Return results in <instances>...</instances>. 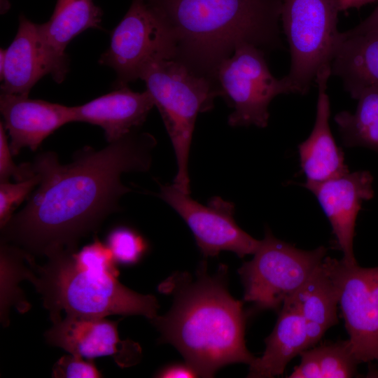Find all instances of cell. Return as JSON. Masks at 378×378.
<instances>
[{
    "mask_svg": "<svg viewBox=\"0 0 378 378\" xmlns=\"http://www.w3.org/2000/svg\"><path fill=\"white\" fill-rule=\"evenodd\" d=\"M265 53L253 45L242 44L218 69L216 80L221 96L234 108L228 118L232 127H266L272 100L294 93L287 76L277 78L272 74Z\"/></svg>",
    "mask_w": 378,
    "mask_h": 378,
    "instance_id": "8",
    "label": "cell"
},
{
    "mask_svg": "<svg viewBox=\"0 0 378 378\" xmlns=\"http://www.w3.org/2000/svg\"><path fill=\"white\" fill-rule=\"evenodd\" d=\"M356 99L354 113L342 111L334 117L342 143L346 147H365L378 153V89L365 90Z\"/></svg>",
    "mask_w": 378,
    "mask_h": 378,
    "instance_id": "23",
    "label": "cell"
},
{
    "mask_svg": "<svg viewBox=\"0 0 378 378\" xmlns=\"http://www.w3.org/2000/svg\"><path fill=\"white\" fill-rule=\"evenodd\" d=\"M377 0H338L341 10L349 8H358L367 4L372 3Z\"/></svg>",
    "mask_w": 378,
    "mask_h": 378,
    "instance_id": "31",
    "label": "cell"
},
{
    "mask_svg": "<svg viewBox=\"0 0 378 378\" xmlns=\"http://www.w3.org/2000/svg\"><path fill=\"white\" fill-rule=\"evenodd\" d=\"M108 144L101 150L85 146L66 164L54 152L37 155L31 167L40 176L38 188L1 228V242L32 256L76 251L80 239L120 211L121 197L131 191L122 174L148 171L156 140L134 130Z\"/></svg>",
    "mask_w": 378,
    "mask_h": 378,
    "instance_id": "1",
    "label": "cell"
},
{
    "mask_svg": "<svg viewBox=\"0 0 378 378\" xmlns=\"http://www.w3.org/2000/svg\"><path fill=\"white\" fill-rule=\"evenodd\" d=\"M371 375H378V372H377V374L374 373V374H372Z\"/></svg>",
    "mask_w": 378,
    "mask_h": 378,
    "instance_id": "32",
    "label": "cell"
},
{
    "mask_svg": "<svg viewBox=\"0 0 378 378\" xmlns=\"http://www.w3.org/2000/svg\"><path fill=\"white\" fill-rule=\"evenodd\" d=\"M174 55L173 41L163 22L146 0H133L111 31L109 47L99 63L115 71L120 87L139 79L150 61Z\"/></svg>",
    "mask_w": 378,
    "mask_h": 378,
    "instance_id": "9",
    "label": "cell"
},
{
    "mask_svg": "<svg viewBox=\"0 0 378 378\" xmlns=\"http://www.w3.org/2000/svg\"><path fill=\"white\" fill-rule=\"evenodd\" d=\"M13 155L6 134V129L2 122L0 123V183L8 181L13 177L17 181H22L33 177L35 173L31 167L30 162L20 165L15 164L12 159Z\"/></svg>",
    "mask_w": 378,
    "mask_h": 378,
    "instance_id": "28",
    "label": "cell"
},
{
    "mask_svg": "<svg viewBox=\"0 0 378 378\" xmlns=\"http://www.w3.org/2000/svg\"><path fill=\"white\" fill-rule=\"evenodd\" d=\"M338 292V304L360 363L378 360V267H361L325 257Z\"/></svg>",
    "mask_w": 378,
    "mask_h": 378,
    "instance_id": "10",
    "label": "cell"
},
{
    "mask_svg": "<svg viewBox=\"0 0 378 378\" xmlns=\"http://www.w3.org/2000/svg\"><path fill=\"white\" fill-rule=\"evenodd\" d=\"M139 79L146 83L175 152L177 173L173 185L190 195L188 160L195 121L200 113L210 111L214 99L221 96L218 86L167 58L148 62Z\"/></svg>",
    "mask_w": 378,
    "mask_h": 378,
    "instance_id": "5",
    "label": "cell"
},
{
    "mask_svg": "<svg viewBox=\"0 0 378 378\" xmlns=\"http://www.w3.org/2000/svg\"><path fill=\"white\" fill-rule=\"evenodd\" d=\"M43 265L29 259L27 280L42 297L52 323L67 314L106 317L142 315L151 320L159 305L151 295L133 291L118 280L116 261L99 239L79 251L59 250L47 256Z\"/></svg>",
    "mask_w": 378,
    "mask_h": 378,
    "instance_id": "4",
    "label": "cell"
},
{
    "mask_svg": "<svg viewBox=\"0 0 378 378\" xmlns=\"http://www.w3.org/2000/svg\"><path fill=\"white\" fill-rule=\"evenodd\" d=\"M160 187L158 196L187 223L205 257H214L222 251H229L243 258L258 250L260 240L252 237L237 224L232 202L215 196L204 205L173 184H160Z\"/></svg>",
    "mask_w": 378,
    "mask_h": 378,
    "instance_id": "11",
    "label": "cell"
},
{
    "mask_svg": "<svg viewBox=\"0 0 378 378\" xmlns=\"http://www.w3.org/2000/svg\"><path fill=\"white\" fill-rule=\"evenodd\" d=\"M146 1L171 35L174 59L216 84L218 67L237 46H283V0Z\"/></svg>",
    "mask_w": 378,
    "mask_h": 378,
    "instance_id": "3",
    "label": "cell"
},
{
    "mask_svg": "<svg viewBox=\"0 0 378 378\" xmlns=\"http://www.w3.org/2000/svg\"><path fill=\"white\" fill-rule=\"evenodd\" d=\"M300 363L289 378H349L360 363L349 340L323 344L300 354Z\"/></svg>",
    "mask_w": 378,
    "mask_h": 378,
    "instance_id": "22",
    "label": "cell"
},
{
    "mask_svg": "<svg viewBox=\"0 0 378 378\" xmlns=\"http://www.w3.org/2000/svg\"><path fill=\"white\" fill-rule=\"evenodd\" d=\"M155 106L150 93L134 92L127 85L97 97L84 104L72 106L74 121L98 125L111 143L137 130Z\"/></svg>",
    "mask_w": 378,
    "mask_h": 378,
    "instance_id": "17",
    "label": "cell"
},
{
    "mask_svg": "<svg viewBox=\"0 0 378 378\" xmlns=\"http://www.w3.org/2000/svg\"><path fill=\"white\" fill-rule=\"evenodd\" d=\"M157 377L161 378H178V377H197V371L188 363L172 364L160 370L157 374Z\"/></svg>",
    "mask_w": 378,
    "mask_h": 378,
    "instance_id": "29",
    "label": "cell"
},
{
    "mask_svg": "<svg viewBox=\"0 0 378 378\" xmlns=\"http://www.w3.org/2000/svg\"><path fill=\"white\" fill-rule=\"evenodd\" d=\"M373 30H378V5L368 17L352 29L342 32V34L347 36L360 34Z\"/></svg>",
    "mask_w": 378,
    "mask_h": 378,
    "instance_id": "30",
    "label": "cell"
},
{
    "mask_svg": "<svg viewBox=\"0 0 378 378\" xmlns=\"http://www.w3.org/2000/svg\"><path fill=\"white\" fill-rule=\"evenodd\" d=\"M29 255L15 246L1 242V321L4 326L9 323L8 313L12 306L20 312L29 309L19 286L22 280H27Z\"/></svg>",
    "mask_w": 378,
    "mask_h": 378,
    "instance_id": "24",
    "label": "cell"
},
{
    "mask_svg": "<svg viewBox=\"0 0 378 378\" xmlns=\"http://www.w3.org/2000/svg\"><path fill=\"white\" fill-rule=\"evenodd\" d=\"M70 354L61 357L54 365L52 377L57 378H97L102 374L92 359Z\"/></svg>",
    "mask_w": 378,
    "mask_h": 378,
    "instance_id": "27",
    "label": "cell"
},
{
    "mask_svg": "<svg viewBox=\"0 0 378 378\" xmlns=\"http://www.w3.org/2000/svg\"><path fill=\"white\" fill-rule=\"evenodd\" d=\"M372 182L370 172L357 171L321 182L302 184L316 197L343 253L342 260L348 264L357 263L354 253L356 220L363 202L374 196Z\"/></svg>",
    "mask_w": 378,
    "mask_h": 378,
    "instance_id": "12",
    "label": "cell"
},
{
    "mask_svg": "<svg viewBox=\"0 0 378 378\" xmlns=\"http://www.w3.org/2000/svg\"><path fill=\"white\" fill-rule=\"evenodd\" d=\"M265 342L262 356L255 358L249 364L247 377L281 375L294 357L310 348L304 320L288 298L284 302L275 326Z\"/></svg>",
    "mask_w": 378,
    "mask_h": 378,
    "instance_id": "18",
    "label": "cell"
},
{
    "mask_svg": "<svg viewBox=\"0 0 378 378\" xmlns=\"http://www.w3.org/2000/svg\"><path fill=\"white\" fill-rule=\"evenodd\" d=\"M326 253L323 246L312 251L299 249L266 230L253 259L238 270L244 300L253 304L254 312L279 309L307 281Z\"/></svg>",
    "mask_w": 378,
    "mask_h": 378,
    "instance_id": "7",
    "label": "cell"
},
{
    "mask_svg": "<svg viewBox=\"0 0 378 378\" xmlns=\"http://www.w3.org/2000/svg\"><path fill=\"white\" fill-rule=\"evenodd\" d=\"M46 342L69 354L89 359L111 356L122 367L132 365V351H140L137 344L122 341L118 332V321L105 317L67 314L53 323L45 333Z\"/></svg>",
    "mask_w": 378,
    "mask_h": 378,
    "instance_id": "13",
    "label": "cell"
},
{
    "mask_svg": "<svg viewBox=\"0 0 378 378\" xmlns=\"http://www.w3.org/2000/svg\"><path fill=\"white\" fill-rule=\"evenodd\" d=\"M102 15L93 0H57L50 20L39 24L46 48L64 75L69 71L66 46L88 29H101Z\"/></svg>",
    "mask_w": 378,
    "mask_h": 378,
    "instance_id": "20",
    "label": "cell"
},
{
    "mask_svg": "<svg viewBox=\"0 0 378 378\" xmlns=\"http://www.w3.org/2000/svg\"><path fill=\"white\" fill-rule=\"evenodd\" d=\"M288 298L304 320L310 348L337 323L338 292L323 261L307 281Z\"/></svg>",
    "mask_w": 378,
    "mask_h": 378,
    "instance_id": "21",
    "label": "cell"
},
{
    "mask_svg": "<svg viewBox=\"0 0 378 378\" xmlns=\"http://www.w3.org/2000/svg\"><path fill=\"white\" fill-rule=\"evenodd\" d=\"M330 76V68H326L316 77L318 93L315 122L310 135L298 146L300 167L307 182H321L349 172L329 125L330 105L327 85Z\"/></svg>",
    "mask_w": 378,
    "mask_h": 378,
    "instance_id": "16",
    "label": "cell"
},
{
    "mask_svg": "<svg viewBox=\"0 0 378 378\" xmlns=\"http://www.w3.org/2000/svg\"><path fill=\"white\" fill-rule=\"evenodd\" d=\"M106 245L116 262L122 265L137 263L148 247L141 235L135 230L123 226L117 227L108 233Z\"/></svg>",
    "mask_w": 378,
    "mask_h": 378,
    "instance_id": "25",
    "label": "cell"
},
{
    "mask_svg": "<svg viewBox=\"0 0 378 378\" xmlns=\"http://www.w3.org/2000/svg\"><path fill=\"white\" fill-rule=\"evenodd\" d=\"M205 263L194 281L179 274L160 286L161 292L172 293L174 303L150 321L160 332V341L174 346L199 377H212L226 365H249L255 358L245 344L243 302L227 290V267L220 265L209 275Z\"/></svg>",
    "mask_w": 378,
    "mask_h": 378,
    "instance_id": "2",
    "label": "cell"
},
{
    "mask_svg": "<svg viewBox=\"0 0 378 378\" xmlns=\"http://www.w3.org/2000/svg\"><path fill=\"white\" fill-rule=\"evenodd\" d=\"M338 0H283L281 22L290 54L286 75L294 93L305 94L331 62L340 38Z\"/></svg>",
    "mask_w": 378,
    "mask_h": 378,
    "instance_id": "6",
    "label": "cell"
},
{
    "mask_svg": "<svg viewBox=\"0 0 378 378\" xmlns=\"http://www.w3.org/2000/svg\"><path fill=\"white\" fill-rule=\"evenodd\" d=\"M40 176L35 175L27 180L11 183L9 181L0 183V227L2 228L9 221L14 211L25 200L40 183Z\"/></svg>",
    "mask_w": 378,
    "mask_h": 378,
    "instance_id": "26",
    "label": "cell"
},
{
    "mask_svg": "<svg viewBox=\"0 0 378 378\" xmlns=\"http://www.w3.org/2000/svg\"><path fill=\"white\" fill-rule=\"evenodd\" d=\"M144 1H145V0H144Z\"/></svg>",
    "mask_w": 378,
    "mask_h": 378,
    "instance_id": "33",
    "label": "cell"
},
{
    "mask_svg": "<svg viewBox=\"0 0 378 378\" xmlns=\"http://www.w3.org/2000/svg\"><path fill=\"white\" fill-rule=\"evenodd\" d=\"M330 71L353 99L378 89V30L347 36L341 32Z\"/></svg>",
    "mask_w": 378,
    "mask_h": 378,
    "instance_id": "19",
    "label": "cell"
},
{
    "mask_svg": "<svg viewBox=\"0 0 378 378\" xmlns=\"http://www.w3.org/2000/svg\"><path fill=\"white\" fill-rule=\"evenodd\" d=\"M48 74L57 83L66 77L49 53L39 24L22 14L18 32L6 49L4 68L0 75L1 93L29 96L34 85Z\"/></svg>",
    "mask_w": 378,
    "mask_h": 378,
    "instance_id": "14",
    "label": "cell"
},
{
    "mask_svg": "<svg viewBox=\"0 0 378 378\" xmlns=\"http://www.w3.org/2000/svg\"><path fill=\"white\" fill-rule=\"evenodd\" d=\"M0 111L10 137L9 146L13 155L24 147L36 150L56 130L74 122L72 106L33 99L27 95L1 93Z\"/></svg>",
    "mask_w": 378,
    "mask_h": 378,
    "instance_id": "15",
    "label": "cell"
}]
</instances>
